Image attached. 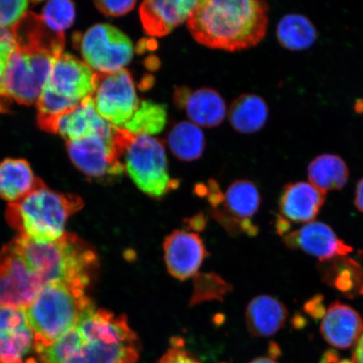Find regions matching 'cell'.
Instances as JSON below:
<instances>
[{
    "mask_svg": "<svg viewBox=\"0 0 363 363\" xmlns=\"http://www.w3.org/2000/svg\"><path fill=\"white\" fill-rule=\"evenodd\" d=\"M140 344L125 315L92 308L74 328L38 352L40 363H135Z\"/></svg>",
    "mask_w": 363,
    "mask_h": 363,
    "instance_id": "cell-1",
    "label": "cell"
},
{
    "mask_svg": "<svg viewBox=\"0 0 363 363\" xmlns=\"http://www.w3.org/2000/svg\"><path fill=\"white\" fill-rule=\"evenodd\" d=\"M11 30L16 47L4 74V91L9 99L30 106L38 103L54 61L63 53L65 34L50 29L42 16L30 11Z\"/></svg>",
    "mask_w": 363,
    "mask_h": 363,
    "instance_id": "cell-2",
    "label": "cell"
},
{
    "mask_svg": "<svg viewBox=\"0 0 363 363\" xmlns=\"http://www.w3.org/2000/svg\"><path fill=\"white\" fill-rule=\"evenodd\" d=\"M269 6L260 0H202L187 21L193 38L227 52L255 47L267 33Z\"/></svg>",
    "mask_w": 363,
    "mask_h": 363,
    "instance_id": "cell-3",
    "label": "cell"
},
{
    "mask_svg": "<svg viewBox=\"0 0 363 363\" xmlns=\"http://www.w3.org/2000/svg\"><path fill=\"white\" fill-rule=\"evenodd\" d=\"M12 243L43 284L59 283L86 289L98 265L96 253L74 234L66 233L48 243L21 237Z\"/></svg>",
    "mask_w": 363,
    "mask_h": 363,
    "instance_id": "cell-4",
    "label": "cell"
},
{
    "mask_svg": "<svg viewBox=\"0 0 363 363\" xmlns=\"http://www.w3.org/2000/svg\"><path fill=\"white\" fill-rule=\"evenodd\" d=\"M83 206L77 195L52 191L43 184L21 201L9 203L6 219L20 237L36 243L52 242L66 233L67 220Z\"/></svg>",
    "mask_w": 363,
    "mask_h": 363,
    "instance_id": "cell-5",
    "label": "cell"
},
{
    "mask_svg": "<svg viewBox=\"0 0 363 363\" xmlns=\"http://www.w3.org/2000/svg\"><path fill=\"white\" fill-rule=\"evenodd\" d=\"M84 289L65 284H44L26 314L33 329L36 352L51 346L94 308Z\"/></svg>",
    "mask_w": 363,
    "mask_h": 363,
    "instance_id": "cell-6",
    "label": "cell"
},
{
    "mask_svg": "<svg viewBox=\"0 0 363 363\" xmlns=\"http://www.w3.org/2000/svg\"><path fill=\"white\" fill-rule=\"evenodd\" d=\"M95 75L96 72L84 61L70 54L58 56L36 103L40 128L56 133L61 117L86 98L92 96Z\"/></svg>",
    "mask_w": 363,
    "mask_h": 363,
    "instance_id": "cell-7",
    "label": "cell"
},
{
    "mask_svg": "<svg viewBox=\"0 0 363 363\" xmlns=\"http://www.w3.org/2000/svg\"><path fill=\"white\" fill-rule=\"evenodd\" d=\"M118 143L124 169L140 191L161 199L176 189L178 182L171 179L165 148L157 139L119 129Z\"/></svg>",
    "mask_w": 363,
    "mask_h": 363,
    "instance_id": "cell-8",
    "label": "cell"
},
{
    "mask_svg": "<svg viewBox=\"0 0 363 363\" xmlns=\"http://www.w3.org/2000/svg\"><path fill=\"white\" fill-rule=\"evenodd\" d=\"M76 40L84 62L97 74L123 69L134 56L131 40L111 25H95Z\"/></svg>",
    "mask_w": 363,
    "mask_h": 363,
    "instance_id": "cell-9",
    "label": "cell"
},
{
    "mask_svg": "<svg viewBox=\"0 0 363 363\" xmlns=\"http://www.w3.org/2000/svg\"><path fill=\"white\" fill-rule=\"evenodd\" d=\"M95 108L108 123L123 129L140 106L133 77L123 69L97 74L92 95Z\"/></svg>",
    "mask_w": 363,
    "mask_h": 363,
    "instance_id": "cell-10",
    "label": "cell"
},
{
    "mask_svg": "<svg viewBox=\"0 0 363 363\" xmlns=\"http://www.w3.org/2000/svg\"><path fill=\"white\" fill-rule=\"evenodd\" d=\"M118 130L112 138L93 135L67 142L74 164L85 175L94 179H115L124 174L118 144Z\"/></svg>",
    "mask_w": 363,
    "mask_h": 363,
    "instance_id": "cell-11",
    "label": "cell"
},
{
    "mask_svg": "<svg viewBox=\"0 0 363 363\" xmlns=\"http://www.w3.org/2000/svg\"><path fill=\"white\" fill-rule=\"evenodd\" d=\"M43 285L12 242L0 250V306L26 310Z\"/></svg>",
    "mask_w": 363,
    "mask_h": 363,
    "instance_id": "cell-12",
    "label": "cell"
},
{
    "mask_svg": "<svg viewBox=\"0 0 363 363\" xmlns=\"http://www.w3.org/2000/svg\"><path fill=\"white\" fill-rule=\"evenodd\" d=\"M25 310L0 306V363H38Z\"/></svg>",
    "mask_w": 363,
    "mask_h": 363,
    "instance_id": "cell-13",
    "label": "cell"
},
{
    "mask_svg": "<svg viewBox=\"0 0 363 363\" xmlns=\"http://www.w3.org/2000/svg\"><path fill=\"white\" fill-rule=\"evenodd\" d=\"M167 271L179 280L192 278L208 255L203 240L191 231L176 230L163 243Z\"/></svg>",
    "mask_w": 363,
    "mask_h": 363,
    "instance_id": "cell-14",
    "label": "cell"
},
{
    "mask_svg": "<svg viewBox=\"0 0 363 363\" xmlns=\"http://www.w3.org/2000/svg\"><path fill=\"white\" fill-rule=\"evenodd\" d=\"M284 240L289 248L301 250L323 262L347 256L353 251L330 226L320 221L306 224L301 229L285 235Z\"/></svg>",
    "mask_w": 363,
    "mask_h": 363,
    "instance_id": "cell-15",
    "label": "cell"
},
{
    "mask_svg": "<svg viewBox=\"0 0 363 363\" xmlns=\"http://www.w3.org/2000/svg\"><path fill=\"white\" fill-rule=\"evenodd\" d=\"M198 0H147L140 4L139 16L145 33L156 38L169 35L189 20Z\"/></svg>",
    "mask_w": 363,
    "mask_h": 363,
    "instance_id": "cell-16",
    "label": "cell"
},
{
    "mask_svg": "<svg viewBox=\"0 0 363 363\" xmlns=\"http://www.w3.org/2000/svg\"><path fill=\"white\" fill-rule=\"evenodd\" d=\"M225 213L220 220L230 222L229 228L242 229L243 233L256 234V227L251 223L252 218L259 210L262 201L259 190L249 180H238L231 184L223 197Z\"/></svg>",
    "mask_w": 363,
    "mask_h": 363,
    "instance_id": "cell-17",
    "label": "cell"
},
{
    "mask_svg": "<svg viewBox=\"0 0 363 363\" xmlns=\"http://www.w3.org/2000/svg\"><path fill=\"white\" fill-rule=\"evenodd\" d=\"M325 201V193L311 183L289 184L280 198L281 220L305 225L311 223L319 214Z\"/></svg>",
    "mask_w": 363,
    "mask_h": 363,
    "instance_id": "cell-18",
    "label": "cell"
},
{
    "mask_svg": "<svg viewBox=\"0 0 363 363\" xmlns=\"http://www.w3.org/2000/svg\"><path fill=\"white\" fill-rule=\"evenodd\" d=\"M116 130V127L108 123L99 115L91 96L61 117L56 134L61 135L67 142H71L93 135L112 138Z\"/></svg>",
    "mask_w": 363,
    "mask_h": 363,
    "instance_id": "cell-19",
    "label": "cell"
},
{
    "mask_svg": "<svg viewBox=\"0 0 363 363\" xmlns=\"http://www.w3.org/2000/svg\"><path fill=\"white\" fill-rule=\"evenodd\" d=\"M363 330L361 315L351 306L339 301L331 303L320 325L324 339L331 346L347 349L356 344Z\"/></svg>",
    "mask_w": 363,
    "mask_h": 363,
    "instance_id": "cell-20",
    "label": "cell"
},
{
    "mask_svg": "<svg viewBox=\"0 0 363 363\" xmlns=\"http://www.w3.org/2000/svg\"><path fill=\"white\" fill-rule=\"evenodd\" d=\"M288 315V308L279 299L259 295L248 303L246 323L254 337H269L284 328Z\"/></svg>",
    "mask_w": 363,
    "mask_h": 363,
    "instance_id": "cell-21",
    "label": "cell"
},
{
    "mask_svg": "<svg viewBox=\"0 0 363 363\" xmlns=\"http://www.w3.org/2000/svg\"><path fill=\"white\" fill-rule=\"evenodd\" d=\"M43 184L23 159H6L0 163V198L9 203L21 201Z\"/></svg>",
    "mask_w": 363,
    "mask_h": 363,
    "instance_id": "cell-22",
    "label": "cell"
},
{
    "mask_svg": "<svg viewBox=\"0 0 363 363\" xmlns=\"http://www.w3.org/2000/svg\"><path fill=\"white\" fill-rule=\"evenodd\" d=\"M185 94L183 104L194 124L213 128L220 125L225 119L226 104L217 91L203 88Z\"/></svg>",
    "mask_w": 363,
    "mask_h": 363,
    "instance_id": "cell-23",
    "label": "cell"
},
{
    "mask_svg": "<svg viewBox=\"0 0 363 363\" xmlns=\"http://www.w3.org/2000/svg\"><path fill=\"white\" fill-rule=\"evenodd\" d=\"M231 125L240 133L252 134L265 125L269 107L264 99L256 94H242L230 108Z\"/></svg>",
    "mask_w": 363,
    "mask_h": 363,
    "instance_id": "cell-24",
    "label": "cell"
},
{
    "mask_svg": "<svg viewBox=\"0 0 363 363\" xmlns=\"http://www.w3.org/2000/svg\"><path fill=\"white\" fill-rule=\"evenodd\" d=\"M310 183L326 194L345 187L349 179L347 163L334 154H322L312 160L308 167Z\"/></svg>",
    "mask_w": 363,
    "mask_h": 363,
    "instance_id": "cell-25",
    "label": "cell"
},
{
    "mask_svg": "<svg viewBox=\"0 0 363 363\" xmlns=\"http://www.w3.org/2000/svg\"><path fill=\"white\" fill-rule=\"evenodd\" d=\"M277 38L283 48L290 51H302L315 43L317 30L307 17L289 13L279 21Z\"/></svg>",
    "mask_w": 363,
    "mask_h": 363,
    "instance_id": "cell-26",
    "label": "cell"
},
{
    "mask_svg": "<svg viewBox=\"0 0 363 363\" xmlns=\"http://www.w3.org/2000/svg\"><path fill=\"white\" fill-rule=\"evenodd\" d=\"M167 143L174 155L184 162L197 160L206 147L202 130L191 121H181L172 127Z\"/></svg>",
    "mask_w": 363,
    "mask_h": 363,
    "instance_id": "cell-27",
    "label": "cell"
},
{
    "mask_svg": "<svg viewBox=\"0 0 363 363\" xmlns=\"http://www.w3.org/2000/svg\"><path fill=\"white\" fill-rule=\"evenodd\" d=\"M167 116L166 108L162 104L143 101L123 129L133 135L152 136L164 128Z\"/></svg>",
    "mask_w": 363,
    "mask_h": 363,
    "instance_id": "cell-28",
    "label": "cell"
},
{
    "mask_svg": "<svg viewBox=\"0 0 363 363\" xmlns=\"http://www.w3.org/2000/svg\"><path fill=\"white\" fill-rule=\"evenodd\" d=\"M40 16L50 29L63 33L74 21V4L71 1H49L45 4Z\"/></svg>",
    "mask_w": 363,
    "mask_h": 363,
    "instance_id": "cell-29",
    "label": "cell"
},
{
    "mask_svg": "<svg viewBox=\"0 0 363 363\" xmlns=\"http://www.w3.org/2000/svg\"><path fill=\"white\" fill-rule=\"evenodd\" d=\"M340 263L338 266L340 269L339 274H333V272H328V279L329 284L333 285L334 287L342 292H347V289L353 288L356 286L355 279L357 276H363V270L362 267L357 264L356 262L352 259H346L344 257H339Z\"/></svg>",
    "mask_w": 363,
    "mask_h": 363,
    "instance_id": "cell-30",
    "label": "cell"
},
{
    "mask_svg": "<svg viewBox=\"0 0 363 363\" xmlns=\"http://www.w3.org/2000/svg\"><path fill=\"white\" fill-rule=\"evenodd\" d=\"M29 8L25 0H0V28L11 29Z\"/></svg>",
    "mask_w": 363,
    "mask_h": 363,
    "instance_id": "cell-31",
    "label": "cell"
},
{
    "mask_svg": "<svg viewBox=\"0 0 363 363\" xmlns=\"http://www.w3.org/2000/svg\"><path fill=\"white\" fill-rule=\"evenodd\" d=\"M15 47V40L11 29L0 28V95L6 98L4 88V74Z\"/></svg>",
    "mask_w": 363,
    "mask_h": 363,
    "instance_id": "cell-32",
    "label": "cell"
},
{
    "mask_svg": "<svg viewBox=\"0 0 363 363\" xmlns=\"http://www.w3.org/2000/svg\"><path fill=\"white\" fill-rule=\"evenodd\" d=\"M157 363H202L191 353L182 347L181 342H177L167 351Z\"/></svg>",
    "mask_w": 363,
    "mask_h": 363,
    "instance_id": "cell-33",
    "label": "cell"
},
{
    "mask_svg": "<svg viewBox=\"0 0 363 363\" xmlns=\"http://www.w3.org/2000/svg\"><path fill=\"white\" fill-rule=\"evenodd\" d=\"M95 6L107 16H121L133 10L135 1H96Z\"/></svg>",
    "mask_w": 363,
    "mask_h": 363,
    "instance_id": "cell-34",
    "label": "cell"
},
{
    "mask_svg": "<svg viewBox=\"0 0 363 363\" xmlns=\"http://www.w3.org/2000/svg\"><path fill=\"white\" fill-rule=\"evenodd\" d=\"M354 363H363V330L356 343L355 351L353 354Z\"/></svg>",
    "mask_w": 363,
    "mask_h": 363,
    "instance_id": "cell-35",
    "label": "cell"
},
{
    "mask_svg": "<svg viewBox=\"0 0 363 363\" xmlns=\"http://www.w3.org/2000/svg\"><path fill=\"white\" fill-rule=\"evenodd\" d=\"M355 206L363 213V178L358 182L356 189Z\"/></svg>",
    "mask_w": 363,
    "mask_h": 363,
    "instance_id": "cell-36",
    "label": "cell"
},
{
    "mask_svg": "<svg viewBox=\"0 0 363 363\" xmlns=\"http://www.w3.org/2000/svg\"><path fill=\"white\" fill-rule=\"evenodd\" d=\"M249 363H279L272 357H260L256 358V359L250 362Z\"/></svg>",
    "mask_w": 363,
    "mask_h": 363,
    "instance_id": "cell-37",
    "label": "cell"
},
{
    "mask_svg": "<svg viewBox=\"0 0 363 363\" xmlns=\"http://www.w3.org/2000/svg\"><path fill=\"white\" fill-rule=\"evenodd\" d=\"M9 99L6 97L2 96V95H0V112L4 111V108H6V101H9Z\"/></svg>",
    "mask_w": 363,
    "mask_h": 363,
    "instance_id": "cell-38",
    "label": "cell"
}]
</instances>
